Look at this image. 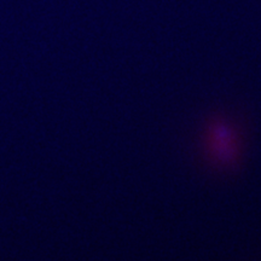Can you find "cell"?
<instances>
[{"mask_svg": "<svg viewBox=\"0 0 261 261\" xmlns=\"http://www.w3.org/2000/svg\"><path fill=\"white\" fill-rule=\"evenodd\" d=\"M211 154L218 162L228 163L233 162L237 156V139L236 133L231 126L225 122H215L212 125L210 133Z\"/></svg>", "mask_w": 261, "mask_h": 261, "instance_id": "cell-1", "label": "cell"}]
</instances>
